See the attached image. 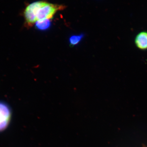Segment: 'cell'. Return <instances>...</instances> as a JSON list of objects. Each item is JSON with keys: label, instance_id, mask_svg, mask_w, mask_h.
I'll return each instance as SVG.
<instances>
[{"label": "cell", "instance_id": "cell-1", "mask_svg": "<svg viewBox=\"0 0 147 147\" xmlns=\"http://www.w3.org/2000/svg\"><path fill=\"white\" fill-rule=\"evenodd\" d=\"M65 6L38 1L30 4L24 11L25 21L27 24L33 25L36 21L50 20L55 13L65 9Z\"/></svg>", "mask_w": 147, "mask_h": 147}, {"label": "cell", "instance_id": "cell-2", "mask_svg": "<svg viewBox=\"0 0 147 147\" xmlns=\"http://www.w3.org/2000/svg\"><path fill=\"white\" fill-rule=\"evenodd\" d=\"M11 118V111L9 105L0 101V132L8 127Z\"/></svg>", "mask_w": 147, "mask_h": 147}, {"label": "cell", "instance_id": "cell-3", "mask_svg": "<svg viewBox=\"0 0 147 147\" xmlns=\"http://www.w3.org/2000/svg\"><path fill=\"white\" fill-rule=\"evenodd\" d=\"M134 43L139 50H147V32L142 31L139 33L135 36Z\"/></svg>", "mask_w": 147, "mask_h": 147}, {"label": "cell", "instance_id": "cell-4", "mask_svg": "<svg viewBox=\"0 0 147 147\" xmlns=\"http://www.w3.org/2000/svg\"><path fill=\"white\" fill-rule=\"evenodd\" d=\"M37 28L41 30H47L51 25L50 20H44L36 21L35 23Z\"/></svg>", "mask_w": 147, "mask_h": 147}, {"label": "cell", "instance_id": "cell-5", "mask_svg": "<svg viewBox=\"0 0 147 147\" xmlns=\"http://www.w3.org/2000/svg\"><path fill=\"white\" fill-rule=\"evenodd\" d=\"M84 35L83 34L76 35L70 37L69 39V44L70 46H75L82 40Z\"/></svg>", "mask_w": 147, "mask_h": 147}]
</instances>
